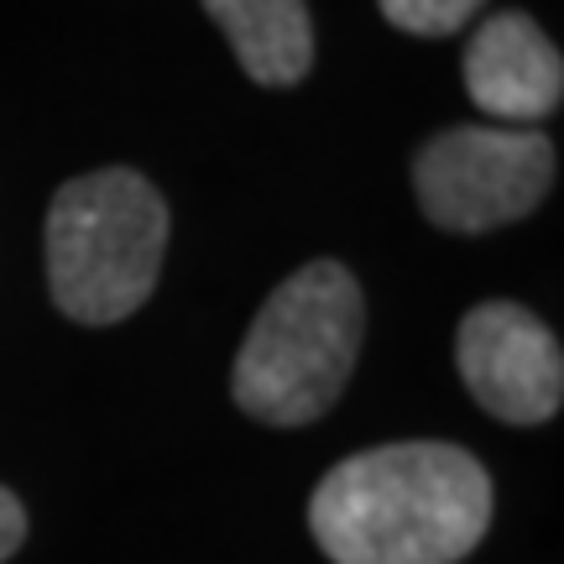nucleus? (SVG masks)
<instances>
[{
    "mask_svg": "<svg viewBox=\"0 0 564 564\" xmlns=\"http://www.w3.org/2000/svg\"><path fill=\"white\" fill-rule=\"evenodd\" d=\"M382 17L413 37H455L486 0H377Z\"/></svg>",
    "mask_w": 564,
    "mask_h": 564,
    "instance_id": "obj_8",
    "label": "nucleus"
},
{
    "mask_svg": "<svg viewBox=\"0 0 564 564\" xmlns=\"http://www.w3.org/2000/svg\"><path fill=\"white\" fill-rule=\"evenodd\" d=\"M167 257V204L137 167L68 178L47 209V288L68 319L121 324L152 299Z\"/></svg>",
    "mask_w": 564,
    "mask_h": 564,
    "instance_id": "obj_3",
    "label": "nucleus"
},
{
    "mask_svg": "<svg viewBox=\"0 0 564 564\" xmlns=\"http://www.w3.org/2000/svg\"><path fill=\"white\" fill-rule=\"evenodd\" d=\"M308 528L335 564H460L491 528V476L460 444H377L314 486Z\"/></svg>",
    "mask_w": 564,
    "mask_h": 564,
    "instance_id": "obj_1",
    "label": "nucleus"
},
{
    "mask_svg": "<svg viewBox=\"0 0 564 564\" xmlns=\"http://www.w3.org/2000/svg\"><path fill=\"white\" fill-rule=\"evenodd\" d=\"M366 340V293L340 262H308L251 319L230 392L246 419L303 429L340 403Z\"/></svg>",
    "mask_w": 564,
    "mask_h": 564,
    "instance_id": "obj_2",
    "label": "nucleus"
},
{
    "mask_svg": "<svg viewBox=\"0 0 564 564\" xmlns=\"http://www.w3.org/2000/svg\"><path fill=\"white\" fill-rule=\"evenodd\" d=\"M554 141L528 126H449L413 158L419 209L440 230L481 236L528 220L554 188Z\"/></svg>",
    "mask_w": 564,
    "mask_h": 564,
    "instance_id": "obj_4",
    "label": "nucleus"
},
{
    "mask_svg": "<svg viewBox=\"0 0 564 564\" xmlns=\"http://www.w3.org/2000/svg\"><path fill=\"white\" fill-rule=\"evenodd\" d=\"M21 544H26V507H21L17 491L0 486V564L11 560Z\"/></svg>",
    "mask_w": 564,
    "mask_h": 564,
    "instance_id": "obj_9",
    "label": "nucleus"
},
{
    "mask_svg": "<svg viewBox=\"0 0 564 564\" xmlns=\"http://www.w3.org/2000/svg\"><path fill=\"white\" fill-rule=\"evenodd\" d=\"M455 366L470 398L502 423H549L564 403L560 340L512 299L476 303L455 329Z\"/></svg>",
    "mask_w": 564,
    "mask_h": 564,
    "instance_id": "obj_5",
    "label": "nucleus"
},
{
    "mask_svg": "<svg viewBox=\"0 0 564 564\" xmlns=\"http://www.w3.org/2000/svg\"><path fill=\"white\" fill-rule=\"evenodd\" d=\"M251 84L293 89L314 68V21L303 0H204Z\"/></svg>",
    "mask_w": 564,
    "mask_h": 564,
    "instance_id": "obj_7",
    "label": "nucleus"
},
{
    "mask_svg": "<svg viewBox=\"0 0 564 564\" xmlns=\"http://www.w3.org/2000/svg\"><path fill=\"white\" fill-rule=\"evenodd\" d=\"M465 89L497 126H533L564 100V58L523 11H497L465 47Z\"/></svg>",
    "mask_w": 564,
    "mask_h": 564,
    "instance_id": "obj_6",
    "label": "nucleus"
}]
</instances>
